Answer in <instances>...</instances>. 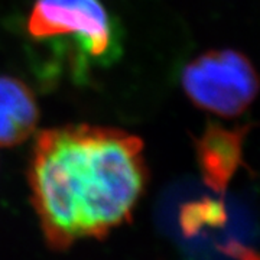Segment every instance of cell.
Here are the masks:
<instances>
[{
	"instance_id": "1",
	"label": "cell",
	"mask_w": 260,
	"mask_h": 260,
	"mask_svg": "<svg viewBox=\"0 0 260 260\" xmlns=\"http://www.w3.org/2000/svg\"><path fill=\"white\" fill-rule=\"evenodd\" d=\"M148 179L140 138L107 126L42 130L28 165L30 201L54 250L103 239L127 223Z\"/></svg>"
},
{
	"instance_id": "2",
	"label": "cell",
	"mask_w": 260,
	"mask_h": 260,
	"mask_svg": "<svg viewBox=\"0 0 260 260\" xmlns=\"http://www.w3.org/2000/svg\"><path fill=\"white\" fill-rule=\"evenodd\" d=\"M181 83L197 107L221 117H237L256 100L259 74L250 59L234 49L208 51L186 65Z\"/></svg>"
},
{
	"instance_id": "3",
	"label": "cell",
	"mask_w": 260,
	"mask_h": 260,
	"mask_svg": "<svg viewBox=\"0 0 260 260\" xmlns=\"http://www.w3.org/2000/svg\"><path fill=\"white\" fill-rule=\"evenodd\" d=\"M34 39L73 37L93 59L116 54V23L100 0H37L26 22Z\"/></svg>"
},
{
	"instance_id": "4",
	"label": "cell",
	"mask_w": 260,
	"mask_h": 260,
	"mask_svg": "<svg viewBox=\"0 0 260 260\" xmlns=\"http://www.w3.org/2000/svg\"><path fill=\"white\" fill-rule=\"evenodd\" d=\"M243 130L224 129L208 124L197 140V160L205 184L223 192L242 162Z\"/></svg>"
},
{
	"instance_id": "5",
	"label": "cell",
	"mask_w": 260,
	"mask_h": 260,
	"mask_svg": "<svg viewBox=\"0 0 260 260\" xmlns=\"http://www.w3.org/2000/svg\"><path fill=\"white\" fill-rule=\"evenodd\" d=\"M39 121L37 99L23 81L0 75V146L12 148L28 140Z\"/></svg>"
}]
</instances>
